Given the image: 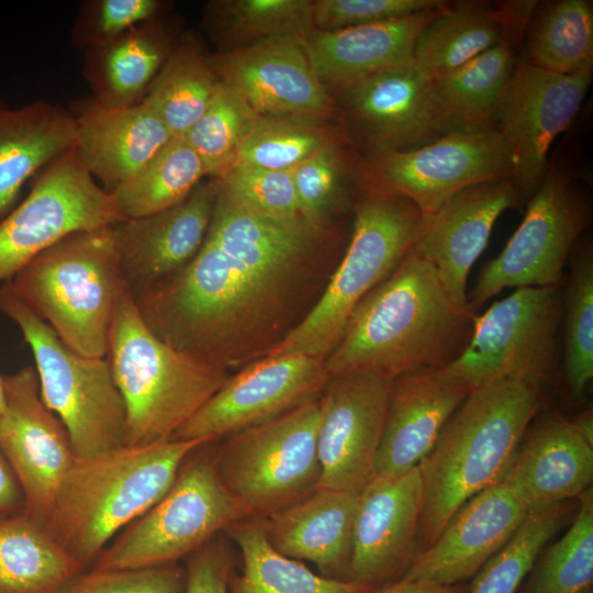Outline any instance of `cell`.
Returning a JSON list of instances; mask_svg holds the SVG:
<instances>
[{
	"instance_id": "obj_16",
	"label": "cell",
	"mask_w": 593,
	"mask_h": 593,
	"mask_svg": "<svg viewBox=\"0 0 593 593\" xmlns=\"http://www.w3.org/2000/svg\"><path fill=\"white\" fill-rule=\"evenodd\" d=\"M2 380L0 448L21 485L24 513L45 525L76 455L65 425L41 398L35 368L23 367Z\"/></svg>"
},
{
	"instance_id": "obj_48",
	"label": "cell",
	"mask_w": 593,
	"mask_h": 593,
	"mask_svg": "<svg viewBox=\"0 0 593 593\" xmlns=\"http://www.w3.org/2000/svg\"><path fill=\"white\" fill-rule=\"evenodd\" d=\"M441 0H320L313 1V27L333 31L407 16L444 5Z\"/></svg>"
},
{
	"instance_id": "obj_2",
	"label": "cell",
	"mask_w": 593,
	"mask_h": 593,
	"mask_svg": "<svg viewBox=\"0 0 593 593\" xmlns=\"http://www.w3.org/2000/svg\"><path fill=\"white\" fill-rule=\"evenodd\" d=\"M475 315L412 248L355 307L324 360L326 373L329 379L372 374L392 381L444 368L466 347Z\"/></svg>"
},
{
	"instance_id": "obj_54",
	"label": "cell",
	"mask_w": 593,
	"mask_h": 593,
	"mask_svg": "<svg viewBox=\"0 0 593 593\" xmlns=\"http://www.w3.org/2000/svg\"><path fill=\"white\" fill-rule=\"evenodd\" d=\"M5 407V396H4V387L2 374L0 373V415L3 413Z\"/></svg>"
},
{
	"instance_id": "obj_18",
	"label": "cell",
	"mask_w": 593,
	"mask_h": 593,
	"mask_svg": "<svg viewBox=\"0 0 593 593\" xmlns=\"http://www.w3.org/2000/svg\"><path fill=\"white\" fill-rule=\"evenodd\" d=\"M391 382L372 374L328 379L318 401V488L359 494L372 479Z\"/></svg>"
},
{
	"instance_id": "obj_29",
	"label": "cell",
	"mask_w": 593,
	"mask_h": 593,
	"mask_svg": "<svg viewBox=\"0 0 593 593\" xmlns=\"http://www.w3.org/2000/svg\"><path fill=\"white\" fill-rule=\"evenodd\" d=\"M444 5L371 24L312 30L303 44L314 74L326 90L342 91L377 72L412 64L419 32Z\"/></svg>"
},
{
	"instance_id": "obj_23",
	"label": "cell",
	"mask_w": 593,
	"mask_h": 593,
	"mask_svg": "<svg viewBox=\"0 0 593 593\" xmlns=\"http://www.w3.org/2000/svg\"><path fill=\"white\" fill-rule=\"evenodd\" d=\"M215 182L199 183L180 203L114 225L121 271L132 296L182 269L206 236Z\"/></svg>"
},
{
	"instance_id": "obj_47",
	"label": "cell",
	"mask_w": 593,
	"mask_h": 593,
	"mask_svg": "<svg viewBox=\"0 0 593 593\" xmlns=\"http://www.w3.org/2000/svg\"><path fill=\"white\" fill-rule=\"evenodd\" d=\"M159 0H90L80 5L71 38L79 48L110 41L143 23L157 20Z\"/></svg>"
},
{
	"instance_id": "obj_32",
	"label": "cell",
	"mask_w": 593,
	"mask_h": 593,
	"mask_svg": "<svg viewBox=\"0 0 593 593\" xmlns=\"http://www.w3.org/2000/svg\"><path fill=\"white\" fill-rule=\"evenodd\" d=\"M174 45L169 30L157 19L86 48L83 76L91 97L111 108L142 102Z\"/></svg>"
},
{
	"instance_id": "obj_42",
	"label": "cell",
	"mask_w": 593,
	"mask_h": 593,
	"mask_svg": "<svg viewBox=\"0 0 593 593\" xmlns=\"http://www.w3.org/2000/svg\"><path fill=\"white\" fill-rule=\"evenodd\" d=\"M569 511L564 502L528 513L511 539L474 575L467 593H516Z\"/></svg>"
},
{
	"instance_id": "obj_25",
	"label": "cell",
	"mask_w": 593,
	"mask_h": 593,
	"mask_svg": "<svg viewBox=\"0 0 593 593\" xmlns=\"http://www.w3.org/2000/svg\"><path fill=\"white\" fill-rule=\"evenodd\" d=\"M471 391L444 368L392 380L373 477H396L418 467Z\"/></svg>"
},
{
	"instance_id": "obj_15",
	"label": "cell",
	"mask_w": 593,
	"mask_h": 593,
	"mask_svg": "<svg viewBox=\"0 0 593 593\" xmlns=\"http://www.w3.org/2000/svg\"><path fill=\"white\" fill-rule=\"evenodd\" d=\"M373 167L388 191L428 216L466 187L512 179L513 157L502 134L491 126L451 132L410 150L376 152Z\"/></svg>"
},
{
	"instance_id": "obj_53",
	"label": "cell",
	"mask_w": 593,
	"mask_h": 593,
	"mask_svg": "<svg viewBox=\"0 0 593 593\" xmlns=\"http://www.w3.org/2000/svg\"><path fill=\"white\" fill-rule=\"evenodd\" d=\"M579 433L593 445V415L592 411L588 410L580 414L577 419L572 421Z\"/></svg>"
},
{
	"instance_id": "obj_8",
	"label": "cell",
	"mask_w": 593,
	"mask_h": 593,
	"mask_svg": "<svg viewBox=\"0 0 593 593\" xmlns=\"http://www.w3.org/2000/svg\"><path fill=\"white\" fill-rule=\"evenodd\" d=\"M0 312L20 328L32 350L44 404L61 421L77 458H91L125 445L126 411L108 359L67 346L15 294L0 286Z\"/></svg>"
},
{
	"instance_id": "obj_3",
	"label": "cell",
	"mask_w": 593,
	"mask_h": 593,
	"mask_svg": "<svg viewBox=\"0 0 593 593\" xmlns=\"http://www.w3.org/2000/svg\"><path fill=\"white\" fill-rule=\"evenodd\" d=\"M542 401V388L501 380L472 390L418 465L424 506L418 552L470 497L500 481Z\"/></svg>"
},
{
	"instance_id": "obj_46",
	"label": "cell",
	"mask_w": 593,
	"mask_h": 593,
	"mask_svg": "<svg viewBox=\"0 0 593 593\" xmlns=\"http://www.w3.org/2000/svg\"><path fill=\"white\" fill-rule=\"evenodd\" d=\"M184 585L186 570L171 562L137 568L85 569L58 593H183Z\"/></svg>"
},
{
	"instance_id": "obj_24",
	"label": "cell",
	"mask_w": 593,
	"mask_h": 593,
	"mask_svg": "<svg viewBox=\"0 0 593 593\" xmlns=\"http://www.w3.org/2000/svg\"><path fill=\"white\" fill-rule=\"evenodd\" d=\"M339 92L376 152L410 150L451 133L435 104L432 80L414 63L377 72Z\"/></svg>"
},
{
	"instance_id": "obj_35",
	"label": "cell",
	"mask_w": 593,
	"mask_h": 593,
	"mask_svg": "<svg viewBox=\"0 0 593 593\" xmlns=\"http://www.w3.org/2000/svg\"><path fill=\"white\" fill-rule=\"evenodd\" d=\"M231 537L239 548L242 573L232 593H376L379 589L353 580L315 574L295 559L277 551L268 540L264 521L237 522Z\"/></svg>"
},
{
	"instance_id": "obj_11",
	"label": "cell",
	"mask_w": 593,
	"mask_h": 593,
	"mask_svg": "<svg viewBox=\"0 0 593 593\" xmlns=\"http://www.w3.org/2000/svg\"><path fill=\"white\" fill-rule=\"evenodd\" d=\"M562 307L560 287L515 289L475 315L466 347L444 369L471 390L501 380L542 388L556 360Z\"/></svg>"
},
{
	"instance_id": "obj_39",
	"label": "cell",
	"mask_w": 593,
	"mask_h": 593,
	"mask_svg": "<svg viewBox=\"0 0 593 593\" xmlns=\"http://www.w3.org/2000/svg\"><path fill=\"white\" fill-rule=\"evenodd\" d=\"M312 10L309 0H224L210 2L205 16L211 33L237 48L275 37H304L314 30Z\"/></svg>"
},
{
	"instance_id": "obj_28",
	"label": "cell",
	"mask_w": 593,
	"mask_h": 593,
	"mask_svg": "<svg viewBox=\"0 0 593 593\" xmlns=\"http://www.w3.org/2000/svg\"><path fill=\"white\" fill-rule=\"evenodd\" d=\"M537 1L446 3L419 32L415 67L427 78L445 76L503 43L517 46Z\"/></svg>"
},
{
	"instance_id": "obj_30",
	"label": "cell",
	"mask_w": 593,
	"mask_h": 593,
	"mask_svg": "<svg viewBox=\"0 0 593 593\" xmlns=\"http://www.w3.org/2000/svg\"><path fill=\"white\" fill-rule=\"evenodd\" d=\"M359 494L316 489L264 521L280 553L315 563L325 574L349 571Z\"/></svg>"
},
{
	"instance_id": "obj_26",
	"label": "cell",
	"mask_w": 593,
	"mask_h": 593,
	"mask_svg": "<svg viewBox=\"0 0 593 593\" xmlns=\"http://www.w3.org/2000/svg\"><path fill=\"white\" fill-rule=\"evenodd\" d=\"M501 480L528 513L564 503L591 489L593 445L572 421L549 413L529 425Z\"/></svg>"
},
{
	"instance_id": "obj_52",
	"label": "cell",
	"mask_w": 593,
	"mask_h": 593,
	"mask_svg": "<svg viewBox=\"0 0 593 593\" xmlns=\"http://www.w3.org/2000/svg\"><path fill=\"white\" fill-rule=\"evenodd\" d=\"M468 586L462 583L441 585L426 581L401 578L376 593H467Z\"/></svg>"
},
{
	"instance_id": "obj_12",
	"label": "cell",
	"mask_w": 593,
	"mask_h": 593,
	"mask_svg": "<svg viewBox=\"0 0 593 593\" xmlns=\"http://www.w3.org/2000/svg\"><path fill=\"white\" fill-rule=\"evenodd\" d=\"M589 209L577 177L549 165L522 223L467 293L468 307L475 313L506 288L561 287L571 250L589 226Z\"/></svg>"
},
{
	"instance_id": "obj_44",
	"label": "cell",
	"mask_w": 593,
	"mask_h": 593,
	"mask_svg": "<svg viewBox=\"0 0 593 593\" xmlns=\"http://www.w3.org/2000/svg\"><path fill=\"white\" fill-rule=\"evenodd\" d=\"M326 146V136L311 120L258 115L238 149L234 165L291 170Z\"/></svg>"
},
{
	"instance_id": "obj_5",
	"label": "cell",
	"mask_w": 593,
	"mask_h": 593,
	"mask_svg": "<svg viewBox=\"0 0 593 593\" xmlns=\"http://www.w3.org/2000/svg\"><path fill=\"white\" fill-rule=\"evenodd\" d=\"M105 358L124 401L128 446L172 439L228 379L225 369L158 338L128 289L115 306Z\"/></svg>"
},
{
	"instance_id": "obj_33",
	"label": "cell",
	"mask_w": 593,
	"mask_h": 593,
	"mask_svg": "<svg viewBox=\"0 0 593 593\" xmlns=\"http://www.w3.org/2000/svg\"><path fill=\"white\" fill-rule=\"evenodd\" d=\"M85 570L24 512L0 521V593H58Z\"/></svg>"
},
{
	"instance_id": "obj_36",
	"label": "cell",
	"mask_w": 593,
	"mask_h": 593,
	"mask_svg": "<svg viewBox=\"0 0 593 593\" xmlns=\"http://www.w3.org/2000/svg\"><path fill=\"white\" fill-rule=\"evenodd\" d=\"M525 61L538 69L574 75L593 70V2L558 0L532 14Z\"/></svg>"
},
{
	"instance_id": "obj_40",
	"label": "cell",
	"mask_w": 593,
	"mask_h": 593,
	"mask_svg": "<svg viewBox=\"0 0 593 593\" xmlns=\"http://www.w3.org/2000/svg\"><path fill=\"white\" fill-rule=\"evenodd\" d=\"M564 292V372L571 394L581 398L593 378V248L588 237L570 254Z\"/></svg>"
},
{
	"instance_id": "obj_45",
	"label": "cell",
	"mask_w": 593,
	"mask_h": 593,
	"mask_svg": "<svg viewBox=\"0 0 593 593\" xmlns=\"http://www.w3.org/2000/svg\"><path fill=\"white\" fill-rule=\"evenodd\" d=\"M215 183L231 198L260 214L282 221L302 219L291 170L233 165Z\"/></svg>"
},
{
	"instance_id": "obj_41",
	"label": "cell",
	"mask_w": 593,
	"mask_h": 593,
	"mask_svg": "<svg viewBox=\"0 0 593 593\" xmlns=\"http://www.w3.org/2000/svg\"><path fill=\"white\" fill-rule=\"evenodd\" d=\"M257 116L235 89L219 79L208 108L182 136L200 157L206 176L219 179L234 165Z\"/></svg>"
},
{
	"instance_id": "obj_22",
	"label": "cell",
	"mask_w": 593,
	"mask_h": 593,
	"mask_svg": "<svg viewBox=\"0 0 593 593\" xmlns=\"http://www.w3.org/2000/svg\"><path fill=\"white\" fill-rule=\"evenodd\" d=\"M523 203L512 179L466 187L424 216L413 248L435 267L452 298L467 304L469 272L485 248L496 220L507 209Z\"/></svg>"
},
{
	"instance_id": "obj_34",
	"label": "cell",
	"mask_w": 593,
	"mask_h": 593,
	"mask_svg": "<svg viewBox=\"0 0 593 593\" xmlns=\"http://www.w3.org/2000/svg\"><path fill=\"white\" fill-rule=\"evenodd\" d=\"M515 45L503 43L454 71L430 79L435 104L450 132L492 126V116L515 67Z\"/></svg>"
},
{
	"instance_id": "obj_4",
	"label": "cell",
	"mask_w": 593,
	"mask_h": 593,
	"mask_svg": "<svg viewBox=\"0 0 593 593\" xmlns=\"http://www.w3.org/2000/svg\"><path fill=\"white\" fill-rule=\"evenodd\" d=\"M201 439L124 445L91 458H77L67 471L45 527L83 569L108 542L158 502Z\"/></svg>"
},
{
	"instance_id": "obj_21",
	"label": "cell",
	"mask_w": 593,
	"mask_h": 593,
	"mask_svg": "<svg viewBox=\"0 0 593 593\" xmlns=\"http://www.w3.org/2000/svg\"><path fill=\"white\" fill-rule=\"evenodd\" d=\"M527 514L505 482L491 484L460 506L403 578L441 585L462 583L511 539Z\"/></svg>"
},
{
	"instance_id": "obj_13",
	"label": "cell",
	"mask_w": 593,
	"mask_h": 593,
	"mask_svg": "<svg viewBox=\"0 0 593 593\" xmlns=\"http://www.w3.org/2000/svg\"><path fill=\"white\" fill-rule=\"evenodd\" d=\"M125 220L71 149L46 166L26 198L0 221V282L68 235Z\"/></svg>"
},
{
	"instance_id": "obj_43",
	"label": "cell",
	"mask_w": 593,
	"mask_h": 593,
	"mask_svg": "<svg viewBox=\"0 0 593 593\" xmlns=\"http://www.w3.org/2000/svg\"><path fill=\"white\" fill-rule=\"evenodd\" d=\"M575 518L534 570L525 593H592L593 493L579 496Z\"/></svg>"
},
{
	"instance_id": "obj_20",
	"label": "cell",
	"mask_w": 593,
	"mask_h": 593,
	"mask_svg": "<svg viewBox=\"0 0 593 593\" xmlns=\"http://www.w3.org/2000/svg\"><path fill=\"white\" fill-rule=\"evenodd\" d=\"M423 506L418 467L373 477L359 493L349 580L378 588L403 578L418 553Z\"/></svg>"
},
{
	"instance_id": "obj_9",
	"label": "cell",
	"mask_w": 593,
	"mask_h": 593,
	"mask_svg": "<svg viewBox=\"0 0 593 593\" xmlns=\"http://www.w3.org/2000/svg\"><path fill=\"white\" fill-rule=\"evenodd\" d=\"M202 446L187 457L165 495L125 527L91 568L176 562L246 518L220 475L215 456Z\"/></svg>"
},
{
	"instance_id": "obj_27",
	"label": "cell",
	"mask_w": 593,
	"mask_h": 593,
	"mask_svg": "<svg viewBox=\"0 0 593 593\" xmlns=\"http://www.w3.org/2000/svg\"><path fill=\"white\" fill-rule=\"evenodd\" d=\"M69 111L76 125L74 150L109 193L172 138L144 101L128 108H111L87 97L74 101Z\"/></svg>"
},
{
	"instance_id": "obj_1",
	"label": "cell",
	"mask_w": 593,
	"mask_h": 593,
	"mask_svg": "<svg viewBox=\"0 0 593 593\" xmlns=\"http://www.w3.org/2000/svg\"><path fill=\"white\" fill-rule=\"evenodd\" d=\"M215 187L211 222L197 255L133 299L158 338L226 370L275 335L305 277L320 228L303 219L266 216Z\"/></svg>"
},
{
	"instance_id": "obj_37",
	"label": "cell",
	"mask_w": 593,
	"mask_h": 593,
	"mask_svg": "<svg viewBox=\"0 0 593 593\" xmlns=\"http://www.w3.org/2000/svg\"><path fill=\"white\" fill-rule=\"evenodd\" d=\"M219 78L210 59L190 38L175 43L143 101L172 137L183 136L208 108Z\"/></svg>"
},
{
	"instance_id": "obj_49",
	"label": "cell",
	"mask_w": 593,
	"mask_h": 593,
	"mask_svg": "<svg viewBox=\"0 0 593 593\" xmlns=\"http://www.w3.org/2000/svg\"><path fill=\"white\" fill-rule=\"evenodd\" d=\"M301 217L320 228L339 186L340 160L328 145L291 169Z\"/></svg>"
},
{
	"instance_id": "obj_6",
	"label": "cell",
	"mask_w": 593,
	"mask_h": 593,
	"mask_svg": "<svg viewBox=\"0 0 593 593\" xmlns=\"http://www.w3.org/2000/svg\"><path fill=\"white\" fill-rule=\"evenodd\" d=\"M9 282L67 346L88 357L107 356L113 313L127 289L114 225L64 237Z\"/></svg>"
},
{
	"instance_id": "obj_17",
	"label": "cell",
	"mask_w": 593,
	"mask_h": 593,
	"mask_svg": "<svg viewBox=\"0 0 593 593\" xmlns=\"http://www.w3.org/2000/svg\"><path fill=\"white\" fill-rule=\"evenodd\" d=\"M328 379L322 358L264 357L228 377L172 439L211 443L266 423L315 400Z\"/></svg>"
},
{
	"instance_id": "obj_38",
	"label": "cell",
	"mask_w": 593,
	"mask_h": 593,
	"mask_svg": "<svg viewBox=\"0 0 593 593\" xmlns=\"http://www.w3.org/2000/svg\"><path fill=\"white\" fill-rule=\"evenodd\" d=\"M206 176L184 137H172L111 195L126 219L142 217L183 201Z\"/></svg>"
},
{
	"instance_id": "obj_51",
	"label": "cell",
	"mask_w": 593,
	"mask_h": 593,
	"mask_svg": "<svg viewBox=\"0 0 593 593\" xmlns=\"http://www.w3.org/2000/svg\"><path fill=\"white\" fill-rule=\"evenodd\" d=\"M24 512V495L19 480L0 448V521Z\"/></svg>"
},
{
	"instance_id": "obj_19",
	"label": "cell",
	"mask_w": 593,
	"mask_h": 593,
	"mask_svg": "<svg viewBox=\"0 0 593 593\" xmlns=\"http://www.w3.org/2000/svg\"><path fill=\"white\" fill-rule=\"evenodd\" d=\"M217 78L258 115L305 120L328 116L332 99L314 74L303 37L268 38L210 59Z\"/></svg>"
},
{
	"instance_id": "obj_14",
	"label": "cell",
	"mask_w": 593,
	"mask_h": 593,
	"mask_svg": "<svg viewBox=\"0 0 593 593\" xmlns=\"http://www.w3.org/2000/svg\"><path fill=\"white\" fill-rule=\"evenodd\" d=\"M592 82V71L558 75L515 65L492 116L513 157L512 181L525 202L542 182L550 147L574 119Z\"/></svg>"
},
{
	"instance_id": "obj_31",
	"label": "cell",
	"mask_w": 593,
	"mask_h": 593,
	"mask_svg": "<svg viewBox=\"0 0 593 593\" xmlns=\"http://www.w3.org/2000/svg\"><path fill=\"white\" fill-rule=\"evenodd\" d=\"M75 139L69 110L46 101L15 109L0 105V221L26 180L74 149Z\"/></svg>"
},
{
	"instance_id": "obj_7",
	"label": "cell",
	"mask_w": 593,
	"mask_h": 593,
	"mask_svg": "<svg viewBox=\"0 0 593 593\" xmlns=\"http://www.w3.org/2000/svg\"><path fill=\"white\" fill-rule=\"evenodd\" d=\"M423 223L418 208L400 194L367 195L356 210L348 248L322 296L264 357L303 355L325 360L358 303L414 247Z\"/></svg>"
},
{
	"instance_id": "obj_10",
	"label": "cell",
	"mask_w": 593,
	"mask_h": 593,
	"mask_svg": "<svg viewBox=\"0 0 593 593\" xmlns=\"http://www.w3.org/2000/svg\"><path fill=\"white\" fill-rule=\"evenodd\" d=\"M318 400L230 435L215 456L220 475L246 517H267L320 484Z\"/></svg>"
},
{
	"instance_id": "obj_50",
	"label": "cell",
	"mask_w": 593,
	"mask_h": 593,
	"mask_svg": "<svg viewBox=\"0 0 593 593\" xmlns=\"http://www.w3.org/2000/svg\"><path fill=\"white\" fill-rule=\"evenodd\" d=\"M230 559L224 546L211 539L190 555L183 593H227Z\"/></svg>"
}]
</instances>
